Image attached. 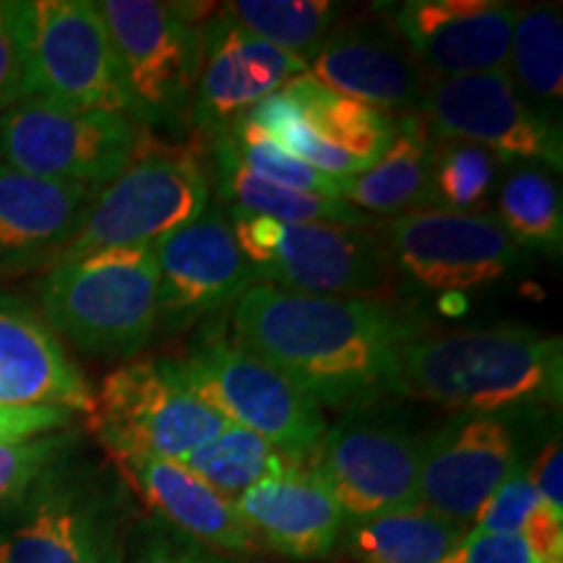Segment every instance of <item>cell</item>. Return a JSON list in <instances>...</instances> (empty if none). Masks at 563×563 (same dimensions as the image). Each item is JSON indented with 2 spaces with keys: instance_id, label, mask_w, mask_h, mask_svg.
<instances>
[{
  "instance_id": "cell-1",
  "label": "cell",
  "mask_w": 563,
  "mask_h": 563,
  "mask_svg": "<svg viewBox=\"0 0 563 563\" xmlns=\"http://www.w3.org/2000/svg\"><path fill=\"white\" fill-rule=\"evenodd\" d=\"M426 332V316L384 298L253 285L232 308V344L269 363L319 407L386 389L394 355Z\"/></svg>"
},
{
  "instance_id": "cell-2",
  "label": "cell",
  "mask_w": 563,
  "mask_h": 563,
  "mask_svg": "<svg viewBox=\"0 0 563 563\" xmlns=\"http://www.w3.org/2000/svg\"><path fill=\"white\" fill-rule=\"evenodd\" d=\"M386 389L460 415H504L559 405L561 336L525 327L420 336L394 355Z\"/></svg>"
},
{
  "instance_id": "cell-3",
  "label": "cell",
  "mask_w": 563,
  "mask_h": 563,
  "mask_svg": "<svg viewBox=\"0 0 563 563\" xmlns=\"http://www.w3.org/2000/svg\"><path fill=\"white\" fill-rule=\"evenodd\" d=\"M45 323L87 355L131 357L159 323L152 245H123L58 262L40 282Z\"/></svg>"
},
{
  "instance_id": "cell-4",
  "label": "cell",
  "mask_w": 563,
  "mask_h": 563,
  "mask_svg": "<svg viewBox=\"0 0 563 563\" xmlns=\"http://www.w3.org/2000/svg\"><path fill=\"white\" fill-rule=\"evenodd\" d=\"M256 285L302 295L382 298L394 264L382 232L327 222H274L228 211Z\"/></svg>"
},
{
  "instance_id": "cell-5",
  "label": "cell",
  "mask_w": 563,
  "mask_h": 563,
  "mask_svg": "<svg viewBox=\"0 0 563 563\" xmlns=\"http://www.w3.org/2000/svg\"><path fill=\"white\" fill-rule=\"evenodd\" d=\"M209 199L211 180L201 152L146 129L125 170L97 191L58 262L123 245H154L201 217Z\"/></svg>"
},
{
  "instance_id": "cell-6",
  "label": "cell",
  "mask_w": 563,
  "mask_h": 563,
  "mask_svg": "<svg viewBox=\"0 0 563 563\" xmlns=\"http://www.w3.org/2000/svg\"><path fill=\"white\" fill-rule=\"evenodd\" d=\"M21 100L131 118L100 11L89 0H11Z\"/></svg>"
},
{
  "instance_id": "cell-7",
  "label": "cell",
  "mask_w": 563,
  "mask_h": 563,
  "mask_svg": "<svg viewBox=\"0 0 563 563\" xmlns=\"http://www.w3.org/2000/svg\"><path fill=\"white\" fill-rule=\"evenodd\" d=\"M95 5L108 30L133 121L144 129L188 125L201 66V26L214 11L162 0H102Z\"/></svg>"
},
{
  "instance_id": "cell-8",
  "label": "cell",
  "mask_w": 563,
  "mask_h": 563,
  "mask_svg": "<svg viewBox=\"0 0 563 563\" xmlns=\"http://www.w3.org/2000/svg\"><path fill=\"white\" fill-rule=\"evenodd\" d=\"M89 426L112 460L159 456L183 462L228 426L183 382L175 357L121 365L91 394Z\"/></svg>"
},
{
  "instance_id": "cell-9",
  "label": "cell",
  "mask_w": 563,
  "mask_h": 563,
  "mask_svg": "<svg viewBox=\"0 0 563 563\" xmlns=\"http://www.w3.org/2000/svg\"><path fill=\"white\" fill-rule=\"evenodd\" d=\"M144 131L121 112L21 100L0 115V165L100 191L125 170Z\"/></svg>"
},
{
  "instance_id": "cell-10",
  "label": "cell",
  "mask_w": 563,
  "mask_h": 563,
  "mask_svg": "<svg viewBox=\"0 0 563 563\" xmlns=\"http://www.w3.org/2000/svg\"><path fill=\"white\" fill-rule=\"evenodd\" d=\"M183 382L230 426L262 435L292 454H311L327 433L321 407L290 378L258 361L222 332H209L178 361Z\"/></svg>"
},
{
  "instance_id": "cell-11",
  "label": "cell",
  "mask_w": 563,
  "mask_h": 563,
  "mask_svg": "<svg viewBox=\"0 0 563 563\" xmlns=\"http://www.w3.org/2000/svg\"><path fill=\"white\" fill-rule=\"evenodd\" d=\"M394 269L422 292H473L496 285L522 251L490 214L407 211L378 220Z\"/></svg>"
},
{
  "instance_id": "cell-12",
  "label": "cell",
  "mask_w": 563,
  "mask_h": 563,
  "mask_svg": "<svg viewBox=\"0 0 563 563\" xmlns=\"http://www.w3.org/2000/svg\"><path fill=\"white\" fill-rule=\"evenodd\" d=\"M420 115L435 139L470 141L501 159L563 165L561 125L534 110L506 70L428 79Z\"/></svg>"
},
{
  "instance_id": "cell-13",
  "label": "cell",
  "mask_w": 563,
  "mask_h": 563,
  "mask_svg": "<svg viewBox=\"0 0 563 563\" xmlns=\"http://www.w3.org/2000/svg\"><path fill=\"white\" fill-rule=\"evenodd\" d=\"M422 441L382 422H340L308 454V470L327 485L344 522L357 525L420 506Z\"/></svg>"
},
{
  "instance_id": "cell-14",
  "label": "cell",
  "mask_w": 563,
  "mask_h": 563,
  "mask_svg": "<svg viewBox=\"0 0 563 563\" xmlns=\"http://www.w3.org/2000/svg\"><path fill=\"white\" fill-rule=\"evenodd\" d=\"M428 79L509 70L517 5L501 0H405L376 5Z\"/></svg>"
},
{
  "instance_id": "cell-15",
  "label": "cell",
  "mask_w": 563,
  "mask_h": 563,
  "mask_svg": "<svg viewBox=\"0 0 563 563\" xmlns=\"http://www.w3.org/2000/svg\"><path fill=\"white\" fill-rule=\"evenodd\" d=\"M302 74L308 66L300 58L253 37L224 5L214 9L201 26V66L188 125L211 144L253 104Z\"/></svg>"
},
{
  "instance_id": "cell-16",
  "label": "cell",
  "mask_w": 563,
  "mask_h": 563,
  "mask_svg": "<svg viewBox=\"0 0 563 563\" xmlns=\"http://www.w3.org/2000/svg\"><path fill=\"white\" fill-rule=\"evenodd\" d=\"M519 470V441L506 415H456L422 443L418 501L449 522L475 514Z\"/></svg>"
},
{
  "instance_id": "cell-17",
  "label": "cell",
  "mask_w": 563,
  "mask_h": 563,
  "mask_svg": "<svg viewBox=\"0 0 563 563\" xmlns=\"http://www.w3.org/2000/svg\"><path fill=\"white\" fill-rule=\"evenodd\" d=\"M152 249L159 274V321L173 329L238 302L256 285L220 203H209L201 217Z\"/></svg>"
},
{
  "instance_id": "cell-18",
  "label": "cell",
  "mask_w": 563,
  "mask_h": 563,
  "mask_svg": "<svg viewBox=\"0 0 563 563\" xmlns=\"http://www.w3.org/2000/svg\"><path fill=\"white\" fill-rule=\"evenodd\" d=\"M308 74L336 95L391 115L420 112L428 87V76L378 11L336 24L308 60Z\"/></svg>"
},
{
  "instance_id": "cell-19",
  "label": "cell",
  "mask_w": 563,
  "mask_h": 563,
  "mask_svg": "<svg viewBox=\"0 0 563 563\" xmlns=\"http://www.w3.org/2000/svg\"><path fill=\"white\" fill-rule=\"evenodd\" d=\"M97 191L0 165V277L53 266L81 230Z\"/></svg>"
},
{
  "instance_id": "cell-20",
  "label": "cell",
  "mask_w": 563,
  "mask_h": 563,
  "mask_svg": "<svg viewBox=\"0 0 563 563\" xmlns=\"http://www.w3.org/2000/svg\"><path fill=\"white\" fill-rule=\"evenodd\" d=\"M0 563H121L115 514L95 493L51 483L30 514L0 534Z\"/></svg>"
},
{
  "instance_id": "cell-21",
  "label": "cell",
  "mask_w": 563,
  "mask_h": 563,
  "mask_svg": "<svg viewBox=\"0 0 563 563\" xmlns=\"http://www.w3.org/2000/svg\"><path fill=\"white\" fill-rule=\"evenodd\" d=\"M0 405L91 410V391L58 334L26 302L0 292Z\"/></svg>"
},
{
  "instance_id": "cell-22",
  "label": "cell",
  "mask_w": 563,
  "mask_h": 563,
  "mask_svg": "<svg viewBox=\"0 0 563 563\" xmlns=\"http://www.w3.org/2000/svg\"><path fill=\"white\" fill-rule=\"evenodd\" d=\"M115 464L146 509L175 527L183 538L209 551H256V534L245 525L235 501L203 483L186 464L159 456H123Z\"/></svg>"
},
{
  "instance_id": "cell-23",
  "label": "cell",
  "mask_w": 563,
  "mask_h": 563,
  "mask_svg": "<svg viewBox=\"0 0 563 563\" xmlns=\"http://www.w3.org/2000/svg\"><path fill=\"white\" fill-rule=\"evenodd\" d=\"M235 506L256 540L292 561L332 555L347 525L332 493L308 467L251 485Z\"/></svg>"
},
{
  "instance_id": "cell-24",
  "label": "cell",
  "mask_w": 563,
  "mask_h": 563,
  "mask_svg": "<svg viewBox=\"0 0 563 563\" xmlns=\"http://www.w3.org/2000/svg\"><path fill=\"white\" fill-rule=\"evenodd\" d=\"M435 136L420 112L397 115V133L376 165L340 180V196L373 220L428 211Z\"/></svg>"
},
{
  "instance_id": "cell-25",
  "label": "cell",
  "mask_w": 563,
  "mask_h": 563,
  "mask_svg": "<svg viewBox=\"0 0 563 563\" xmlns=\"http://www.w3.org/2000/svg\"><path fill=\"white\" fill-rule=\"evenodd\" d=\"M211 152L217 159L220 194L228 211L266 217L274 222H327L347 224V228H373L378 222L342 199H321V196L258 178L235 159L224 136L211 141Z\"/></svg>"
},
{
  "instance_id": "cell-26",
  "label": "cell",
  "mask_w": 563,
  "mask_h": 563,
  "mask_svg": "<svg viewBox=\"0 0 563 563\" xmlns=\"http://www.w3.org/2000/svg\"><path fill=\"white\" fill-rule=\"evenodd\" d=\"M467 530L415 506L350 525L347 555L355 563H441Z\"/></svg>"
},
{
  "instance_id": "cell-27",
  "label": "cell",
  "mask_w": 563,
  "mask_h": 563,
  "mask_svg": "<svg viewBox=\"0 0 563 563\" xmlns=\"http://www.w3.org/2000/svg\"><path fill=\"white\" fill-rule=\"evenodd\" d=\"M509 79L534 110L551 118L563 100V21L559 5L517 11L509 45Z\"/></svg>"
},
{
  "instance_id": "cell-28",
  "label": "cell",
  "mask_w": 563,
  "mask_h": 563,
  "mask_svg": "<svg viewBox=\"0 0 563 563\" xmlns=\"http://www.w3.org/2000/svg\"><path fill=\"white\" fill-rule=\"evenodd\" d=\"M180 464H186L203 483L235 501L241 493L266 477L308 467V454L285 452V449L264 441L262 435L228 422L214 439L188 454Z\"/></svg>"
},
{
  "instance_id": "cell-29",
  "label": "cell",
  "mask_w": 563,
  "mask_h": 563,
  "mask_svg": "<svg viewBox=\"0 0 563 563\" xmlns=\"http://www.w3.org/2000/svg\"><path fill=\"white\" fill-rule=\"evenodd\" d=\"M498 224L519 251L559 256L563 249L561 188L543 167H517L498 191Z\"/></svg>"
},
{
  "instance_id": "cell-30",
  "label": "cell",
  "mask_w": 563,
  "mask_h": 563,
  "mask_svg": "<svg viewBox=\"0 0 563 563\" xmlns=\"http://www.w3.org/2000/svg\"><path fill=\"white\" fill-rule=\"evenodd\" d=\"M224 11L253 37L287 51L308 66L329 32L340 24L344 5L332 0H235Z\"/></svg>"
},
{
  "instance_id": "cell-31",
  "label": "cell",
  "mask_w": 563,
  "mask_h": 563,
  "mask_svg": "<svg viewBox=\"0 0 563 563\" xmlns=\"http://www.w3.org/2000/svg\"><path fill=\"white\" fill-rule=\"evenodd\" d=\"M498 178V157L460 139H435L428 211L475 214Z\"/></svg>"
},
{
  "instance_id": "cell-32",
  "label": "cell",
  "mask_w": 563,
  "mask_h": 563,
  "mask_svg": "<svg viewBox=\"0 0 563 563\" xmlns=\"http://www.w3.org/2000/svg\"><path fill=\"white\" fill-rule=\"evenodd\" d=\"M224 139H228L235 159L258 178L279 183V186L295 188V191L302 194L321 196V199H342L340 180L329 178V175L308 167L306 162L295 159L290 152L282 150L277 141H272L245 118H238L232 129L224 133Z\"/></svg>"
},
{
  "instance_id": "cell-33",
  "label": "cell",
  "mask_w": 563,
  "mask_h": 563,
  "mask_svg": "<svg viewBox=\"0 0 563 563\" xmlns=\"http://www.w3.org/2000/svg\"><path fill=\"white\" fill-rule=\"evenodd\" d=\"M74 433H51L40 439L0 446V504L26 493L63 452L74 446Z\"/></svg>"
},
{
  "instance_id": "cell-34",
  "label": "cell",
  "mask_w": 563,
  "mask_h": 563,
  "mask_svg": "<svg viewBox=\"0 0 563 563\" xmlns=\"http://www.w3.org/2000/svg\"><path fill=\"white\" fill-rule=\"evenodd\" d=\"M540 506L538 490L532 488L530 477L522 473V467L517 473L506 477L498 485V490L477 509L470 530H483V532H496V534H522L527 519L532 517V511Z\"/></svg>"
},
{
  "instance_id": "cell-35",
  "label": "cell",
  "mask_w": 563,
  "mask_h": 563,
  "mask_svg": "<svg viewBox=\"0 0 563 563\" xmlns=\"http://www.w3.org/2000/svg\"><path fill=\"white\" fill-rule=\"evenodd\" d=\"M441 563H532L522 534L467 530Z\"/></svg>"
},
{
  "instance_id": "cell-36",
  "label": "cell",
  "mask_w": 563,
  "mask_h": 563,
  "mask_svg": "<svg viewBox=\"0 0 563 563\" xmlns=\"http://www.w3.org/2000/svg\"><path fill=\"white\" fill-rule=\"evenodd\" d=\"M76 412L58 407H9L0 405V446L24 443L40 435L66 431Z\"/></svg>"
},
{
  "instance_id": "cell-37",
  "label": "cell",
  "mask_w": 563,
  "mask_h": 563,
  "mask_svg": "<svg viewBox=\"0 0 563 563\" xmlns=\"http://www.w3.org/2000/svg\"><path fill=\"white\" fill-rule=\"evenodd\" d=\"M16 102H21V58L11 0H0V115Z\"/></svg>"
},
{
  "instance_id": "cell-38",
  "label": "cell",
  "mask_w": 563,
  "mask_h": 563,
  "mask_svg": "<svg viewBox=\"0 0 563 563\" xmlns=\"http://www.w3.org/2000/svg\"><path fill=\"white\" fill-rule=\"evenodd\" d=\"M527 477H530L532 488L538 490L540 504L555 517H563V452L559 439L548 441L543 452L534 456Z\"/></svg>"
},
{
  "instance_id": "cell-39",
  "label": "cell",
  "mask_w": 563,
  "mask_h": 563,
  "mask_svg": "<svg viewBox=\"0 0 563 563\" xmlns=\"http://www.w3.org/2000/svg\"><path fill=\"white\" fill-rule=\"evenodd\" d=\"M133 563H230L188 538H154Z\"/></svg>"
},
{
  "instance_id": "cell-40",
  "label": "cell",
  "mask_w": 563,
  "mask_h": 563,
  "mask_svg": "<svg viewBox=\"0 0 563 563\" xmlns=\"http://www.w3.org/2000/svg\"><path fill=\"white\" fill-rule=\"evenodd\" d=\"M532 563H534V561H532Z\"/></svg>"
}]
</instances>
